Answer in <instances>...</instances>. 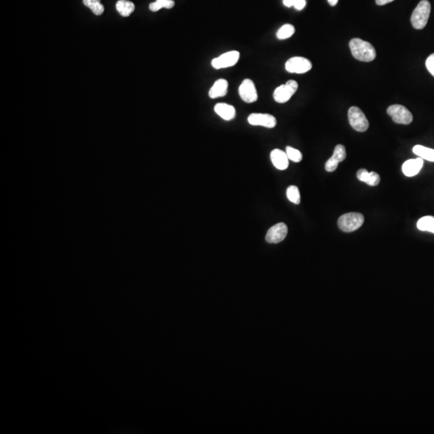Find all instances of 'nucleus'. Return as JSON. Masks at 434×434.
Returning a JSON list of instances; mask_svg holds the SVG:
<instances>
[{
    "instance_id": "obj_1",
    "label": "nucleus",
    "mask_w": 434,
    "mask_h": 434,
    "mask_svg": "<svg viewBox=\"0 0 434 434\" xmlns=\"http://www.w3.org/2000/svg\"><path fill=\"white\" fill-rule=\"evenodd\" d=\"M349 47L352 55L360 61L371 62L377 57V52L373 45L361 39L354 38L351 40Z\"/></svg>"
},
{
    "instance_id": "obj_2",
    "label": "nucleus",
    "mask_w": 434,
    "mask_h": 434,
    "mask_svg": "<svg viewBox=\"0 0 434 434\" xmlns=\"http://www.w3.org/2000/svg\"><path fill=\"white\" fill-rule=\"evenodd\" d=\"M431 12V4L428 0H422L418 3L411 16V23L415 29H423L428 23Z\"/></svg>"
},
{
    "instance_id": "obj_3",
    "label": "nucleus",
    "mask_w": 434,
    "mask_h": 434,
    "mask_svg": "<svg viewBox=\"0 0 434 434\" xmlns=\"http://www.w3.org/2000/svg\"><path fill=\"white\" fill-rule=\"evenodd\" d=\"M364 222V217L361 213H346L338 218V226L343 232H355L363 225Z\"/></svg>"
},
{
    "instance_id": "obj_4",
    "label": "nucleus",
    "mask_w": 434,
    "mask_h": 434,
    "mask_svg": "<svg viewBox=\"0 0 434 434\" xmlns=\"http://www.w3.org/2000/svg\"><path fill=\"white\" fill-rule=\"evenodd\" d=\"M348 120L351 127L358 132H365L369 127V122L364 112L357 107H351L348 110Z\"/></svg>"
},
{
    "instance_id": "obj_5",
    "label": "nucleus",
    "mask_w": 434,
    "mask_h": 434,
    "mask_svg": "<svg viewBox=\"0 0 434 434\" xmlns=\"http://www.w3.org/2000/svg\"><path fill=\"white\" fill-rule=\"evenodd\" d=\"M387 114L392 117V121L397 124L409 125L413 120V114L410 111L401 105H392L387 109Z\"/></svg>"
},
{
    "instance_id": "obj_6",
    "label": "nucleus",
    "mask_w": 434,
    "mask_h": 434,
    "mask_svg": "<svg viewBox=\"0 0 434 434\" xmlns=\"http://www.w3.org/2000/svg\"><path fill=\"white\" fill-rule=\"evenodd\" d=\"M298 84L294 80H289L285 85H281L273 92V98L277 103H285L298 90Z\"/></svg>"
},
{
    "instance_id": "obj_7",
    "label": "nucleus",
    "mask_w": 434,
    "mask_h": 434,
    "mask_svg": "<svg viewBox=\"0 0 434 434\" xmlns=\"http://www.w3.org/2000/svg\"><path fill=\"white\" fill-rule=\"evenodd\" d=\"M312 68L311 62L307 58L294 56L290 58L285 63V70L290 73L302 74L309 72Z\"/></svg>"
},
{
    "instance_id": "obj_8",
    "label": "nucleus",
    "mask_w": 434,
    "mask_h": 434,
    "mask_svg": "<svg viewBox=\"0 0 434 434\" xmlns=\"http://www.w3.org/2000/svg\"><path fill=\"white\" fill-rule=\"evenodd\" d=\"M240 59V53L237 51H230L222 54L212 60V66L216 69L229 68L237 64Z\"/></svg>"
},
{
    "instance_id": "obj_9",
    "label": "nucleus",
    "mask_w": 434,
    "mask_h": 434,
    "mask_svg": "<svg viewBox=\"0 0 434 434\" xmlns=\"http://www.w3.org/2000/svg\"><path fill=\"white\" fill-rule=\"evenodd\" d=\"M239 95L246 103H253L258 101V91L252 80L245 79L243 81L239 87Z\"/></svg>"
},
{
    "instance_id": "obj_10",
    "label": "nucleus",
    "mask_w": 434,
    "mask_h": 434,
    "mask_svg": "<svg viewBox=\"0 0 434 434\" xmlns=\"http://www.w3.org/2000/svg\"><path fill=\"white\" fill-rule=\"evenodd\" d=\"M288 228L284 223H278L271 227L266 233V241L270 244H277L285 240Z\"/></svg>"
},
{
    "instance_id": "obj_11",
    "label": "nucleus",
    "mask_w": 434,
    "mask_h": 434,
    "mask_svg": "<svg viewBox=\"0 0 434 434\" xmlns=\"http://www.w3.org/2000/svg\"><path fill=\"white\" fill-rule=\"evenodd\" d=\"M248 122L252 126L273 128L277 125V119L274 116L268 113H251L248 117Z\"/></svg>"
},
{
    "instance_id": "obj_12",
    "label": "nucleus",
    "mask_w": 434,
    "mask_h": 434,
    "mask_svg": "<svg viewBox=\"0 0 434 434\" xmlns=\"http://www.w3.org/2000/svg\"><path fill=\"white\" fill-rule=\"evenodd\" d=\"M347 157L346 149L343 145H337L334 148L333 156L326 161L325 165V169L328 172H333L336 170L339 163L343 162Z\"/></svg>"
},
{
    "instance_id": "obj_13",
    "label": "nucleus",
    "mask_w": 434,
    "mask_h": 434,
    "mask_svg": "<svg viewBox=\"0 0 434 434\" xmlns=\"http://www.w3.org/2000/svg\"><path fill=\"white\" fill-rule=\"evenodd\" d=\"M424 160H422V158L407 160L406 162H404L403 164V173L404 175L408 177L415 176L420 172V170H422Z\"/></svg>"
},
{
    "instance_id": "obj_14",
    "label": "nucleus",
    "mask_w": 434,
    "mask_h": 434,
    "mask_svg": "<svg viewBox=\"0 0 434 434\" xmlns=\"http://www.w3.org/2000/svg\"><path fill=\"white\" fill-rule=\"evenodd\" d=\"M271 161L273 166L278 170H284L289 166V158L281 150L275 149L271 151Z\"/></svg>"
},
{
    "instance_id": "obj_15",
    "label": "nucleus",
    "mask_w": 434,
    "mask_h": 434,
    "mask_svg": "<svg viewBox=\"0 0 434 434\" xmlns=\"http://www.w3.org/2000/svg\"><path fill=\"white\" fill-rule=\"evenodd\" d=\"M228 83L225 79H219L209 90V95L213 99L222 98L228 93Z\"/></svg>"
},
{
    "instance_id": "obj_16",
    "label": "nucleus",
    "mask_w": 434,
    "mask_h": 434,
    "mask_svg": "<svg viewBox=\"0 0 434 434\" xmlns=\"http://www.w3.org/2000/svg\"><path fill=\"white\" fill-rule=\"evenodd\" d=\"M217 114L225 121H231L236 117V109L231 105L226 103H218L214 107Z\"/></svg>"
},
{
    "instance_id": "obj_17",
    "label": "nucleus",
    "mask_w": 434,
    "mask_h": 434,
    "mask_svg": "<svg viewBox=\"0 0 434 434\" xmlns=\"http://www.w3.org/2000/svg\"><path fill=\"white\" fill-rule=\"evenodd\" d=\"M357 179L369 186H377L380 182V177L375 171L368 172L366 169H360L356 174Z\"/></svg>"
},
{
    "instance_id": "obj_18",
    "label": "nucleus",
    "mask_w": 434,
    "mask_h": 434,
    "mask_svg": "<svg viewBox=\"0 0 434 434\" xmlns=\"http://www.w3.org/2000/svg\"><path fill=\"white\" fill-rule=\"evenodd\" d=\"M116 8H117V12L119 13L121 16L128 17L134 12L135 6H134V3L130 1L119 0L116 3Z\"/></svg>"
},
{
    "instance_id": "obj_19",
    "label": "nucleus",
    "mask_w": 434,
    "mask_h": 434,
    "mask_svg": "<svg viewBox=\"0 0 434 434\" xmlns=\"http://www.w3.org/2000/svg\"><path fill=\"white\" fill-rule=\"evenodd\" d=\"M413 153L422 160H426L430 162H434V150L428 147H424L422 145H416L413 148Z\"/></svg>"
},
{
    "instance_id": "obj_20",
    "label": "nucleus",
    "mask_w": 434,
    "mask_h": 434,
    "mask_svg": "<svg viewBox=\"0 0 434 434\" xmlns=\"http://www.w3.org/2000/svg\"><path fill=\"white\" fill-rule=\"evenodd\" d=\"M417 226L421 231H427L434 233V217L432 216L422 217L417 221Z\"/></svg>"
},
{
    "instance_id": "obj_21",
    "label": "nucleus",
    "mask_w": 434,
    "mask_h": 434,
    "mask_svg": "<svg viewBox=\"0 0 434 434\" xmlns=\"http://www.w3.org/2000/svg\"><path fill=\"white\" fill-rule=\"evenodd\" d=\"M175 6V2L173 0H156V2H151L149 8L151 11L156 12L160 9H171Z\"/></svg>"
},
{
    "instance_id": "obj_22",
    "label": "nucleus",
    "mask_w": 434,
    "mask_h": 434,
    "mask_svg": "<svg viewBox=\"0 0 434 434\" xmlns=\"http://www.w3.org/2000/svg\"><path fill=\"white\" fill-rule=\"evenodd\" d=\"M83 3L85 6L91 9V11L96 15H103L104 12L105 7L101 3V0H83Z\"/></svg>"
},
{
    "instance_id": "obj_23",
    "label": "nucleus",
    "mask_w": 434,
    "mask_h": 434,
    "mask_svg": "<svg viewBox=\"0 0 434 434\" xmlns=\"http://www.w3.org/2000/svg\"><path fill=\"white\" fill-rule=\"evenodd\" d=\"M295 32V28L291 24H285L279 28L277 32V38L278 40H286L291 37Z\"/></svg>"
},
{
    "instance_id": "obj_24",
    "label": "nucleus",
    "mask_w": 434,
    "mask_h": 434,
    "mask_svg": "<svg viewBox=\"0 0 434 434\" xmlns=\"http://www.w3.org/2000/svg\"><path fill=\"white\" fill-rule=\"evenodd\" d=\"M286 196H287L288 200L294 205L300 204V192H299L298 187L294 185L289 186L287 188V191H286Z\"/></svg>"
},
{
    "instance_id": "obj_25",
    "label": "nucleus",
    "mask_w": 434,
    "mask_h": 434,
    "mask_svg": "<svg viewBox=\"0 0 434 434\" xmlns=\"http://www.w3.org/2000/svg\"><path fill=\"white\" fill-rule=\"evenodd\" d=\"M285 153L287 155L289 160H291L293 162L299 163L302 161V153L298 150L295 149V148L287 147H286V150H285Z\"/></svg>"
},
{
    "instance_id": "obj_26",
    "label": "nucleus",
    "mask_w": 434,
    "mask_h": 434,
    "mask_svg": "<svg viewBox=\"0 0 434 434\" xmlns=\"http://www.w3.org/2000/svg\"><path fill=\"white\" fill-rule=\"evenodd\" d=\"M426 65L429 72H430V74L434 77V54H431L427 58V60L426 61Z\"/></svg>"
},
{
    "instance_id": "obj_27",
    "label": "nucleus",
    "mask_w": 434,
    "mask_h": 434,
    "mask_svg": "<svg viewBox=\"0 0 434 434\" xmlns=\"http://www.w3.org/2000/svg\"><path fill=\"white\" fill-rule=\"evenodd\" d=\"M306 5H307V1L306 0H295L294 6L298 11H301V10L304 8Z\"/></svg>"
},
{
    "instance_id": "obj_28",
    "label": "nucleus",
    "mask_w": 434,
    "mask_h": 434,
    "mask_svg": "<svg viewBox=\"0 0 434 434\" xmlns=\"http://www.w3.org/2000/svg\"><path fill=\"white\" fill-rule=\"evenodd\" d=\"M394 0H376L377 5L379 6H383V5L387 4L389 2H392Z\"/></svg>"
},
{
    "instance_id": "obj_29",
    "label": "nucleus",
    "mask_w": 434,
    "mask_h": 434,
    "mask_svg": "<svg viewBox=\"0 0 434 434\" xmlns=\"http://www.w3.org/2000/svg\"><path fill=\"white\" fill-rule=\"evenodd\" d=\"M295 0H283V4L287 7H291L294 6Z\"/></svg>"
},
{
    "instance_id": "obj_30",
    "label": "nucleus",
    "mask_w": 434,
    "mask_h": 434,
    "mask_svg": "<svg viewBox=\"0 0 434 434\" xmlns=\"http://www.w3.org/2000/svg\"><path fill=\"white\" fill-rule=\"evenodd\" d=\"M338 0H328V2H329V4L330 6H336L337 3H338Z\"/></svg>"
}]
</instances>
